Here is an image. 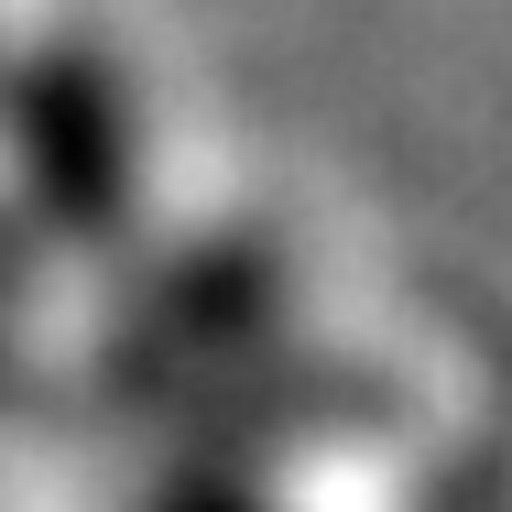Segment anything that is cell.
<instances>
[{"instance_id": "obj_1", "label": "cell", "mask_w": 512, "mask_h": 512, "mask_svg": "<svg viewBox=\"0 0 512 512\" xmlns=\"http://www.w3.org/2000/svg\"><path fill=\"white\" fill-rule=\"evenodd\" d=\"M295 338V262L262 229H186L120 262L109 316L77 360V414L99 436H142L164 404Z\"/></svg>"}, {"instance_id": "obj_2", "label": "cell", "mask_w": 512, "mask_h": 512, "mask_svg": "<svg viewBox=\"0 0 512 512\" xmlns=\"http://www.w3.org/2000/svg\"><path fill=\"white\" fill-rule=\"evenodd\" d=\"M142 88L99 33H33L0 55V207L44 262H131L142 251Z\"/></svg>"}, {"instance_id": "obj_3", "label": "cell", "mask_w": 512, "mask_h": 512, "mask_svg": "<svg viewBox=\"0 0 512 512\" xmlns=\"http://www.w3.org/2000/svg\"><path fill=\"white\" fill-rule=\"evenodd\" d=\"M360 425H371L360 371H338L327 349L284 338V349L240 360V371H218L207 393L164 404L131 447L153 458L142 480H251V491H273V469H295V458L360 436Z\"/></svg>"}, {"instance_id": "obj_4", "label": "cell", "mask_w": 512, "mask_h": 512, "mask_svg": "<svg viewBox=\"0 0 512 512\" xmlns=\"http://www.w3.org/2000/svg\"><path fill=\"white\" fill-rule=\"evenodd\" d=\"M33 295H44V251H33L22 218L0 207V404L33 382Z\"/></svg>"}, {"instance_id": "obj_5", "label": "cell", "mask_w": 512, "mask_h": 512, "mask_svg": "<svg viewBox=\"0 0 512 512\" xmlns=\"http://www.w3.org/2000/svg\"><path fill=\"white\" fill-rule=\"evenodd\" d=\"M131 512H284V502L251 491V480H142Z\"/></svg>"}]
</instances>
